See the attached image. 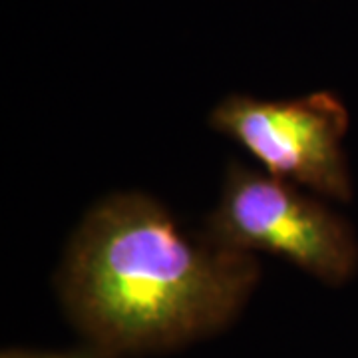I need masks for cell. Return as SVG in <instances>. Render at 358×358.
I'll return each mask as SVG.
<instances>
[{"instance_id": "1", "label": "cell", "mask_w": 358, "mask_h": 358, "mask_svg": "<svg viewBox=\"0 0 358 358\" xmlns=\"http://www.w3.org/2000/svg\"><path fill=\"white\" fill-rule=\"evenodd\" d=\"M261 277L253 253L183 229L152 195L117 192L78 223L56 275L66 313L103 357L162 352L211 336Z\"/></svg>"}, {"instance_id": "3", "label": "cell", "mask_w": 358, "mask_h": 358, "mask_svg": "<svg viewBox=\"0 0 358 358\" xmlns=\"http://www.w3.org/2000/svg\"><path fill=\"white\" fill-rule=\"evenodd\" d=\"M209 124L245 148L268 176L322 199H350L352 183L343 145L348 112L331 92L291 100L229 94L211 110Z\"/></svg>"}, {"instance_id": "2", "label": "cell", "mask_w": 358, "mask_h": 358, "mask_svg": "<svg viewBox=\"0 0 358 358\" xmlns=\"http://www.w3.org/2000/svg\"><path fill=\"white\" fill-rule=\"evenodd\" d=\"M205 231L247 253L281 257L327 285L345 282L358 265L355 233L322 197L237 162Z\"/></svg>"}, {"instance_id": "4", "label": "cell", "mask_w": 358, "mask_h": 358, "mask_svg": "<svg viewBox=\"0 0 358 358\" xmlns=\"http://www.w3.org/2000/svg\"><path fill=\"white\" fill-rule=\"evenodd\" d=\"M0 358H108L100 352H40V350H22V348H10L4 350Z\"/></svg>"}]
</instances>
